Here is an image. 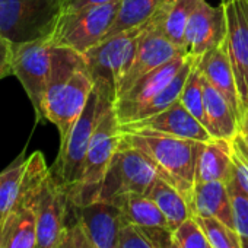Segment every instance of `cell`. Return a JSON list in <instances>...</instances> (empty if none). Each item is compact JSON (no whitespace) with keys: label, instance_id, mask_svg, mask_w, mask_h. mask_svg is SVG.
Masks as SVG:
<instances>
[{"label":"cell","instance_id":"cell-1","mask_svg":"<svg viewBox=\"0 0 248 248\" xmlns=\"http://www.w3.org/2000/svg\"><path fill=\"white\" fill-rule=\"evenodd\" d=\"M93 86L95 82L85 57L67 47L54 46L44 99V115L46 121L57 127L60 142L66 139L80 117Z\"/></svg>","mask_w":248,"mask_h":248},{"label":"cell","instance_id":"cell-2","mask_svg":"<svg viewBox=\"0 0 248 248\" xmlns=\"http://www.w3.org/2000/svg\"><path fill=\"white\" fill-rule=\"evenodd\" d=\"M121 140L143 152L156 167L159 178L174 186L190 204L203 142L152 130L121 132Z\"/></svg>","mask_w":248,"mask_h":248},{"label":"cell","instance_id":"cell-3","mask_svg":"<svg viewBox=\"0 0 248 248\" xmlns=\"http://www.w3.org/2000/svg\"><path fill=\"white\" fill-rule=\"evenodd\" d=\"M114 101L115 96L107 88L95 85L80 117L73 124L66 139L60 142L59 156L51 172L67 191L79 184L93 130L102 114L114 105Z\"/></svg>","mask_w":248,"mask_h":248},{"label":"cell","instance_id":"cell-4","mask_svg":"<svg viewBox=\"0 0 248 248\" xmlns=\"http://www.w3.org/2000/svg\"><path fill=\"white\" fill-rule=\"evenodd\" d=\"M50 168L41 152L27 158L18 199L0 223V248H35L37 245V200Z\"/></svg>","mask_w":248,"mask_h":248},{"label":"cell","instance_id":"cell-5","mask_svg":"<svg viewBox=\"0 0 248 248\" xmlns=\"http://www.w3.org/2000/svg\"><path fill=\"white\" fill-rule=\"evenodd\" d=\"M120 140V121L115 115L114 105H111L102 114L93 130L79 184L67 191L72 206H83L96 200L107 170L115 151L118 149Z\"/></svg>","mask_w":248,"mask_h":248},{"label":"cell","instance_id":"cell-6","mask_svg":"<svg viewBox=\"0 0 248 248\" xmlns=\"http://www.w3.org/2000/svg\"><path fill=\"white\" fill-rule=\"evenodd\" d=\"M62 0H0V34L12 46L53 35Z\"/></svg>","mask_w":248,"mask_h":248},{"label":"cell","instance_id":"cell-7","mask_svg":"<svg viewBox=\"0 0 248 248\" xmlns=\"http://www.w3.org/2000/svg\"><path fill=\"white\" fill-rule=\"evenodd\" d=\"M158 178L156 167L143 152L120 140L96 200L112 202L130 193L148 196Z\"/></svg>","mask_w":248,"mask_h":248},{"label":"cell","instance_id":"cell-8","mask_svg":"<svg viewBox=\"0 0 248 248\" xmlns=\"http://www.w3.org/2000/svg\"><path fill=\"white\" fill-rule=\"evenodd\" d=\"M120 3L121 0H115L111 3L62 14L51 35L53 44L67 47L83 56L105 40L117 18Z\"/></svg>","mask_w":248,"mask_h":248},{"label":"cell","instance_id":"cell-9","mask_svg":"<svg viewBox=\"0 0 248 248\" xmlns=\"http://www.w3.org/2000/svg\"><path fill=\"white\" fill-rule=\"evenodd\" d=\"M145 27L146 24L107 37L83 54L95 85L107 88L115 96L120 82L132 67Z\"/></svg>","mask_w":248,"mask_h":248},{"label":"cell","instance_id":"cell-10","mask_svg":"<svg viewBox=\"0 0 248 248\" xmlns=\"http://www.w3.org/2000/svg\"><path fill=\"white\" fill-rule=\"evenodd\" d=\"M51 37L14 46L12 75L18 78L31 101L37 121H46L44 99L51 70Z\"/></svg>","mask_w":248,"mask_h":248},{"label":"cell","instance_id":"cell-11","mask_svg":"<svg viewBox=\"0 0 248 248\" xmlns=\"http://www.w3.org/2000/svg\"><path fill=\"white\" fill-rule=\"evenodd\" d=\"M164 11L146 24V27L140 35L138 51H136L135 60L132 63V67L129 69L127 75L120 82V85L117 88L115 99L118 96H121L124 92H127L146 73L161 67L162 64L168 63L170 60H172L175 57L186 56L180 47H177L174 43H171L167 38V35L164 34V31L161 28V16H162Z\"/></svg>","mask_w":248,"mask_h":248},{"label":"cell","instance_id":"cell-12","mask_svg":"<svg viewBox=\"0 0 248 248\" xmlns=\"http://www.w3.org/2000/svg\"><path fill=\"white\" fill-rule=\"evenodd\" d=\"M222 6L226 16L228 53L244 115L248 108V0H222Z\"/></svg>","mask_w":248,"mask_h":248},{"label":"cell","instance_id":"cell-13","mask_svg":"<svg viewBox=\"0 0 248 248\" xmlns=\"http://www.w3.org/2000/svg\"><path fill=\"white\" fill-rule=\"evenodd\" d=\"M70 213V200L66 187L50 174L46 177L37 200V245L53 248L60 239Z\"/></svg>","mask_w":248,"mask_h":248},{"label":"cell","instance_id":"cell-14","mask_svg":"<svg viewBox=\"0 0 248 248\" xmlns=\"http://www.w3.org/2000/svg\"><path fill=\"white\" fill-rule=\"evenodd\" d=\"M226 38V16L222 3L212 6L206 0L200 3L190 16L184 34V53L200 59L207 51L222 44Z\"/></svg>","mask_w":248,"mask_h":248},{"label":"cell","instance_id":"cell-15","mask_svg":"<svg viewBox=\"0 0 248 248\" xmlns=\"http://www.w3.org/2000/svg\"><path fill=\"white\" fill-rule=\"evenodd\" d=\"M70 209L96 248H117L120 232L129 222L115 203L95 200L83 206L70 204Z\"/></svg>","mask_w":248,"mask_h":248},{"label":"cell","instance_id":"cell-16","mask_svg":"<svg viewBox=\"0 0 248 248\" xmlns=\"http://www.w3.org/2000/svg\"><path fill=\"white\" fill-rule=\"evenodd\" d=\"M121 132H133V130H152L164 135H171L183 139L197 140L207 143L212 139V135L203 124L186 109V107L177 101L167 109L151 115L143 120H138L127 124H120Z\"/></svg>","mask_w":248,"mask_h":248},{"label":"cell","instance_id":"cell-17","mask_svg":"<svg viewBox=\"0 0 248 248\" xmlns=\"http://www.w3.org/2000/svg\"><path fill=\"white\" fill-rule=\"evenodd\" d=\"M186 60H187V56H180V57L170 60L161 67L146 73L127 92H124L121 96H118L114 101V111L120 124L126 123L127 117L139 105L148 102L149 99L156 96L159 92H162L168 86V83L177 76L180 69L184 66Z\"/></svg>","mask_w":248,"mask_h":248},{"label":"cell","instance_id":"cell-18","mask_svg":"<svg viewBox=\"0 0 248 248\" xmlns=\"http://www.w3.org/2000/svg\"><path fill=\"white\" fill-rule=\"evenodd\" d=\"M197 67L200 73L226 98L229 102L241 130V120H242V107L236 89V82L232 70V64L229 60L228 53V44L226 38L222 44L215 47L213 50L207 51L204 56H202L197 62Z\"/></svg>","mask_w":248,"mask_h":248},{"label":"cell","instance_id":"cell-19","mask_svg":"<svg viewBox=\"0 0 248 248\" xmlns=\"http://www.w3.org/2000/svg\"><path fill=\"white\" fill-rule=\"evenodd\" d=\"M190 209L193 216L215 217L223 225L235 229L231 197L225 183H196L190 199Z\"/></svg>","mask_w":248,"mask_h":248},{"label":"cell","instance_id":"cell-20","mask_svg":"<svg viewBox=\"0 0 248 248\" xmlns=\"http://www.w3.org/2000/svg\"><path fill=\"white\" fill-rule=\"evenodd\" d=\"M200 78H202V86L204 95L207 130L212 135V138L225 139L231 142L239 133V123L226 98L202 73Z\"/></svg>","mask_w":248,"mask_h":248},{"label":"cell","instance_id":"cell-21","mask_svg":"<svg viewBox=\"0 0 248 248\" xmlns=\"http://www.w3.org/2000/svg\"><path fill=\"white\" fill-rule=\"evenodd\" d=\"M232 178L233 165L231 142L225 139H212L204 143L196 168V183L219 181L228 184Z\"/></svg>","mask_w":248,"mask_h":248},{"label":"cell","instance_id":"cell-22","mask_svg":"<svg viewBox=\"0 0 248 248\" xmlns=\"http://www.w3.org/2000/svg\"><path fill=\"white\" fill-rule=\"evenodd\" d=\"M171 2L172 0H121L117 18L107 37H112L148 24Z\"/></svg>","mask_w":248,"mask_h":248},{"label":"cell","instance_id":"cell-23","mask_svg":"<svg viewBox=\"0 0 248 248\" xmlns=\"http://www.w3.org/2000/svg\"><path fill=\"white\" fill-rule=\"evenodd\" d=\"M148 197H151L158 204L172 232L188 217H193L187 199L174 186L162 178L155 181Z\"/></svg>","mask_w":248,"mask_h":248},{"label":"cell","instance_id":"cell-24","mask_svg":"<svg viewBox=\"0 0 248 248\" xmlns=\"http://www.w3.org/2000/svg\"><path fill=\"white\" fill-rule=\"evenodd\" d=\"M126 216L129 223L138 226H162L170 228L168 222L158 207V204L148 196L142 194H123L112 200Z\"/></svg>","mask_w":248,"mask_h":248},{"label":"cell","instance_id":"cell-25","mask_svg":"<svg viewBox=\"0 0 248 248\" xmlns=\"http://www.w3.org/2000/svg\"><path fill=\"white\" fill-rule=\"evenodd\" d=\"M199 3L200 0H172L161 16V28L164 34L181 50L184 47V34L187 24Z\"/></svg>","mask_w":248,"mask_h":248},{"label":"cell","instance_id":"cell-26","mask_svg":"<svg viewBox=\"0 0 248 248\" xmlns=\"http://www.w3.org/2000/svg\"><path fill=\"white\" fill-rule=\"evenodd\" d=\"M25 170L27 158L21 154L6 170L0 172V223L5 220L18 199Z\"/></svg>","mask_w":248,"mask_h":248},{"label":"cell","instance_id":"cell-27","mask_svg":"<svg viewBox=\"0 0 248 248\" xmlns=\"http://www.w3.org/2000/svg\"><path fill=\"white\" fill-rule=\"evenodd\" d=\"M180 102L186 107V109L188 112H191L207 129V117H206V109H204V95H203L202 78H200V72L197 69V63L186 80V85H184L181 96H180Z\"/></svg>","mask_w":248,"mask_h":248},{"label":"cell","instance_id":"cell-28","mask_svg":"<svg viewBox=\"0 0 248 248\" xmlns=\"http://www.w3.org/2000/svg\"><path fill=\"white\" fill-rule=\"evenodd\" d=\"M202 229L204 231L207 241L212 248H242L241 238L238 232L215 217L194 216Z\"/></svg>","mask_w":248,"mask_h":248},{"label":"cell","instance_id":"cell-29","mask_svg":"<svg viewBox=\"0 0 248 248\" xmlns=\"http://www.w3.org/2000/svg\"><path fill=\"white\" fill-rule=\"evenodd\" d=\"M226 186L232 204L235 231L241 238H248V194L238 186L235 178H232Z\"/></svg>","mask_w":248,"mask_h":248},{"label":"cell","instance_id":"cell-30","mask_svg":"<svg viewBox=\"0 0 248 248\" xmlns=\"http://www.w3.org/2000/svg\"><path fill=\"white\" fill-rule=\"evenodd\" d=\"M174 239L183 248H209L207 236L196 217H188L174 231Z\"/></svg>","mask_w":248,"mask_h":248},{"label":"cell","instance_id":"cell-31","mask_svg":"<svg viewBox=\"0 0 248 248\" xmlns=\"http://www.w3.org/2000/svg\"><path fill=\"white\" fill-rule=\"evenodd\" d=\"M53 248H96V247L86 235L80 222L75 219L72 223L66 225L60 239Z\"/></svg>","mask_w":248,"mask_h":248},{"label":"cell","instance_id":"cell-32","mask_svg":"<svg viewBox=\"0 0 248 248\" xmlns=\"http://www.w3.org/2000/svg\"><path fill=\"white\" fill-rule=\"evenodd\" d=\"M117 248H155V245L138 225L127 223L120 232Z\"/></svg>","mask_w":248,"mask_h":248},{"label":"cell","instance_id":"cell-33","mask_svg":"<svg viewBox=\"0 0 248 248\" xmlns=\"http://www.w3.org/2000/svg\"><path fill=\"white\" fill-rule=\"evenodd\" d=\"M14 46L0 34V80L12 75Z\"/></svg>","mask_w":248,"mask_h":248},{"label":"cell","instance_id":"cell-34","mask_svg":"<svg viewBox=\"0 0 248 248\" xmlns=\"http://www.w3.org/2000/svg\"><path fill=\"white\" fill-rule=\"evenodd\" d=\"M111 2H115V0H62V14H70L89 6L105 5Z\"/></svg>","mask_w":248,"mask_h":248},{"label":"cell","instance_id":"cell-35","mask_svg":"<svg viewBox=\"0 0 248 248\" xmlns=\"http://www.w3.org/2000/svg\"><path fill=\"white\" fill-rule=\"evenodd\" d=\"M242 133H248V108L245 109L244 115H242V121H241V130Z\"/></svg>","mask_w":248,"mask_h":248},{"label":"cell","instance_id":"cell-36","mask_svg":"<svg viewBox=\"0 0 248 248\" xmlns=\"http://www.w3.org/2000/svg\"><path fill=\"white\" fill-rule=\"evenodd\" d=\"M241 242H242V248H248V238H241Z\"/></svg>","mask_w":248,"mask_h":248},{"label":"cell","instance_id":"cell-37","mask_svg":"<svg viewBox=\"0 0 248 248\" xmlns=\"http://www.w3.org/2000/svg\"><path fill=\"white\" fill-rule=\"evenodd\" d=\"M171 248H183V247H181V245H180V244H178V242L174 239V241H172V245H171Z\"/></svg>","mask_w":248,"mask_h":248},{"label":"cell","instance_id":"cell-38","mask_svg":"<svg viewBox=\"0 0 248 248\" xmlns=\"http://www.w3.org/2000/svg\"><path fill=\"white\" fill-rule=\"evenodd\" d=\"M242 133V132H241ZM244 135V138H245V140H247V143H248V133H242Z\"/></svg>","mask_w":248,"mask_h":248},{"label":"cell","instance_id":"cell-39","mask_svg":"<svg viewBox=\"0 0 248 248\" xmlns=\"http://www.w3.org/2000/svg\"><path fill=\"white\" fill-rule=\"evenodd\" d=\"M209 248H212V247H209Z\"/></svg>","mask_w":248,"mask_h":248}]
</instances>
